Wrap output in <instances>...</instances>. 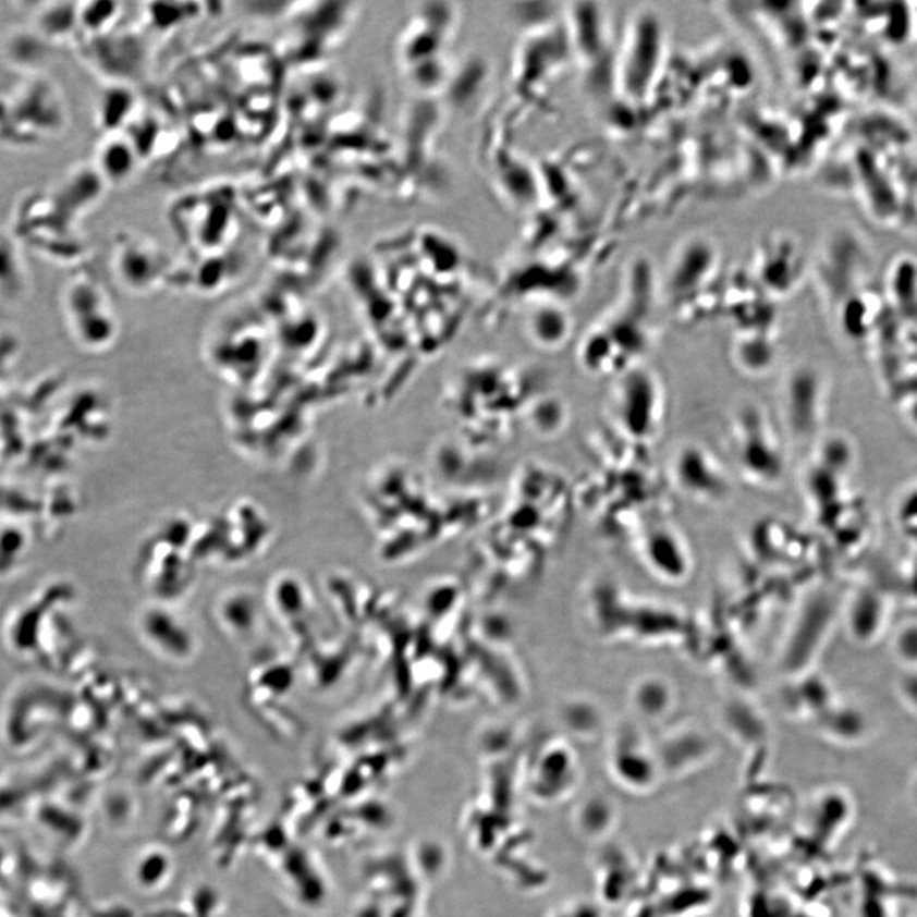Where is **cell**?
Returning a JSON list of instances; mask_svg holds the SVG:
<instances>
[{"label": "cell", "mask_w": 917, "mask_h": 917, "mask_svg": "<svg viewBox=\"0 0 917 917\" xmlns=\"http://www.w3.org/2000/svg\"><path fill=\"white\" fill-rule=\"evenodd\" d=\"M134 157L133 143L118 132L109 133L96 149L94 168L105 184H122L133 174Z\"/></svg>", "instance_id": "8992f818"}, {"label": "cell", "mask_w": 917, "mask_h": 917, "mask_svg": "<svg viewBox=\"0 0 917 917\" xmlns=\"http://www.w3.org/2000/svg\"><path fill=\"white\" fill-rule=\"evenodd\" d=\"M107 185L95 168H77L68 174L51 194V205L66 220H75L93 208Z\"/></svg>", "instance_id": "5b68a950"}, {"label": "cell", "mask_w": 917, "mask_h": 917, "mask_svg": "<svg viewBox=\"0 0 917 917\" xmlns=\"http://www.w3.org/2000/svg\"><path fill=\"white\" fill-rule=\"evenodd\" d=\"M50 47L33 27L19 28L4 37L2 54L11 65L32 74L40 70Z\"/></svg>", "instance_id": "52a82bcc"}, {"label": "cell", "mask_w": 917, "mask_h": 917, "mask_svg": "<svg viewBox=\"0 0 917 917\" xmlns=\"http://www.w3.org/2000/svg\"><path fill=\"white\" fill-rule=\"evenodd\" d=\"M618 417L631 438H652L663 417V393L653 376L641 368H631L618 390Z\"/></svg>", "instance_id": "7a4b0ae2"}, {"label": "cell", "mask_w": 917, "mask_h": 917, "mask_svg": "<svg viewBox=\"0 0 917 917\" xmlns=\"http://www.w3.org/2000/svg\"><path fill=\"white\" fill-rule=\"evenodd\" d=\"M738 355L744 366L755 370V368H763V366L770 364L772 350L765 338L751 337L750 340L743 341Z\"/></svg>", "instance_id": "30bf717a"}, {"label": "cell", "mask_w": 917, "mask_h": 917, "mask_svg": "<svg viewBox=\"0 0 917 917\" xmlns=\"http://www.w3.org/2000/svg\"><path fill=\"white\" fill-rule=\"evenodd\" d=\"M736 418V457L744 475L757 482H777L785 462L770 420L756 407L744 408Z\"/></svg>", "instance_id": "6da1fadb"}, {"label": "cell", "mask_w": 917, "mask_h": 917, "mask_svg": "<svg viewBox=\"0 0 917 917\" xmlns=\"http://www.w3.org/2000/svg\"><path fill=\"white\" fill-rule=\"evenodd\" d=\"M117 4L86 3L78 4V28L91 36H99L115 17Z\"/></svg>", "instance_id": "9c48e42d"}, {"label": "cell", "mask_w": 917, "mask_h": 917, "mask_svg": "<svg viewBox=\"0 0 917 917\" xmlns=\"http://www.w3.org/2000/svg\"><path fill=\"white\" fill-rule=\"evenodd\" d=\"M62 97L51 82L41 75L29 78L14 89L10 102H4L7 117L21 126L22 134L51 135L62 130L64 110Z\"/></svg>", "instance_id": "3957f363"}, {"label": "cell", "mask_w": 917, "mask_h": 917, "mask_svg": "<svg viewBox=\"0 0 917 917\" xmlns=\"http://www.w3.org/2000/svg\"><path fill=\"white\" fill-rule=\"evenodd\" d=\"M32 27L50 44L65 41L78 28V5L60 2L44 4L35 12Z\"/></svg>", "instance_id": "ba28073f"}, {"label": "cell", "mask_w": 917, "mask_h": 917, "mask_svg": "<svg viewBox=\"0 0 917 917\" xmlns=\"http://www.w3.org/2000/svg\"><path fill=\"white\" fill-rule=\"evenodd\" d=\"M674 476L684 490L698 496L716 498L726 490L724 470L702 448L690 445L682 449L675 457Z\"/></svg>", "instance_id": "277c9868"}]
</instances>
